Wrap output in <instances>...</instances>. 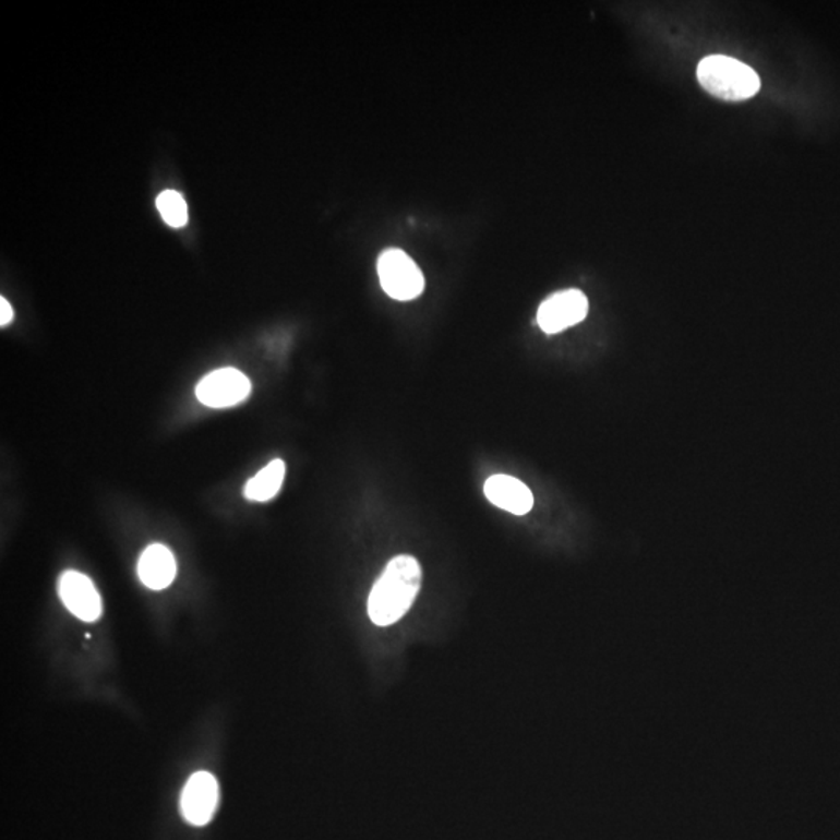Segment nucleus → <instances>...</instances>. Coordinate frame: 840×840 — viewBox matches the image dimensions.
<instances>
[{
	"label": "nucleus",
	"instance_id": "f257e3e1",
	"mask_svg": "<svg viewBox=\"0 0 840 840\" xmlns=\"http://www.w3.org/2000/svg\"><path fill=\"white\" fill-rule=\"evenodd\" d=\"M422 584V568L412 556L401 554L386 565L369 595L368 612L377 626L397 623L410 610Z\"/></svg>",
	"mask_w": 840,
	"mask_h": 840
},
{
	"label": "nucleus",
	"instance_id": "f03ea898",
	"mask_svg": "<svg viewBox=\"0 0 840 840\" xmlns=\"http://www.w3.org/2000/svg\"><path fill=\"white\" fill-rule=\"evenodd\" d=\"M697 80L708 94L727 101L747 100L761 87L754 69L724 55L704 58L697 65Z\"/></svg>",
	"mask_w": 840,
	"mask_h": 840
},
{
	"label": "nucleus",
	"instance_id": "7ed1b4c3",
	"mask_svg": "<svg viewBox=\"0 0 840 840\" xmlns=\"http://www.w3.org/2000/svg\"><path fill=\"white\" fill-rule=\"evenodd\" d=\"M379 277L383 290L397 301H411L422 295L425 279L407 252L386 250L379 259Z\"/></svg>",
	"mask_w": 840,
	"mask_h": 840
},
{
	"label": "nucleus",
	"instance_id": "20e7f679",
	"mask_svg": "<svg viewBox=\"0 0 840 840\" xmlns=\"http://www.w3.org/2000/svg\"><path fill=\"white\" fill-rule=\"evenodd\" d=\"M251 393V382L239 369L223 368L211 372L196 386V397L211 408H229L242 404Z\"/></svg>",
	"mask_w": 840,
	"mask_h": 840
},
{
	"label": "nucleus",
	"instance_id": "39448f33",
	"mask_svg": "<svg viewBox=\"0 0 840 840\" xmlns=\"http://www.w3.org/2000/svg\"><path fill=\"white\" fill-rule=\"evenodd\" d=\"M588 301L579 290H565L551 295L537 312V324L545 334H559L586 320Z\"/></svg>",
	"mask_w": 840,
	"mask_h": 840
},
{
	"label": "nucleus",
	"instance_id": "423d86ee",
	"mask_svg": "<svg viewBox=\"0 0 840 840\" xmlns=\"http://www.w3.org/2000/svg\"><path fill=\"white\" fill-rule=\"evenodd\" d=\"M220 802L217 778L209 772H196L189 778L181 794V813L190 825L209 824Z\"/></svg>",
	"mask_w": 840,
	"mask_h": 840
},
{
	"label": "nucleus",
	"instance_id": "0eeeda50",
	"mask_svg": "<svg viewBox=\"0 0 840 840\" xmlns=\"http://www.w3.org/2000/svg\"><path fill=\"white\" fill-rule=\"evenodd\" d=\"M61 601L76 619L94 623L101 615V598L93 580L79 572H65L58 584Z\"/></svg>",
	"mask_w": 840,
	"mask_h": 840
},
{
	"label": "nucleus",
	"instance_id": "6e6552de",
	"mask_svg": "<svg viewBox=\"0 0 840 840\" xmlns=\"http://www.w3.org/2000/svg\"><path fill=\"white\" fill-rule=\"evenodd\" d=\"M489 502L514 515H526L535 506V496L528 485L509 475H494L484 484Z\"/></svg>",
	"mask_w": 840,
	"mask_h": 840
},
{
	"label": "nucleus",
	"instance_id": "1a4fd4ad",
	"mask_svg": "<svg viewBox=\"0 0 840 840\" xmlns=\"http://www.w3.org/2000/svg\"><path fill=\"white\" fill-rule=\"evenodd\" d=\"M137 573L144 586L152 590H164L177 576V561L167 547L155 543L139 559Z\"/></svg>",
	"mask_w": 840,
	"mask_h": 840
},
{
	"label": "nucleus",
	"instance_id": "9d476101",
	"mask_svg": "<svg viewBox=\"0 0 840 840\" xmlns=\"http://www.w3.org/2000/svg\"><path fill=\"white\" fill-rule=\"evenodd\" d=\"M285 478V463L283 459H274L261 472L252 477L244 488V496L252 502H268L274 499L283 488Z\"/></svg>",
	"mask_w": 840,
	"mask_h": 840
},
{
	"label": "nucleus",
	"instance_id": "9b49d317",
	"mask_svg": "<svg viewBox=\"0 0 840 840\" xmlns=\"http://www.w3.org/2000/svg\"><path fill=\"white\" fill-rule=\"evenodd\" d=\"M156 206H158L164 221L171 226V228L178 229L188 225V203H185V200L182 199L181 193L177 192V190H166V192L160 193L158 200H156Z\"/></svg>",
	"mask_w": 840,
	"mask_h": 840
},
{
	"label": "nucleus",
	"instance_id": "f8f14e48",
	"mask_svg": "<svg viewBox=\"0 0 840 840\" xmlns=\"http://www.w3.org/2000/svg\"><path fill=\"white\" fill-rule=\"evenodd\" d=\"M13 320V309L9 304L5 298L0 299V324L7 326Z\"/></svg>",
	"mask_w": 840,
	"mask_h": 840
}]
</instances>
